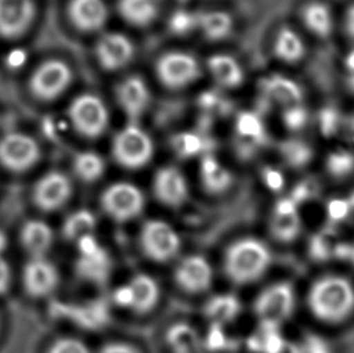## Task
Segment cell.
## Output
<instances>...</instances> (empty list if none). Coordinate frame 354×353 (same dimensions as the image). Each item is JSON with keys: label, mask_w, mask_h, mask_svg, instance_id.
<instances>
[{"label": "cell", "mask_w": 354, "mask_h": 353, "mask_svg": "<svg viewBox=\"0 0 354 353\" xmlns=\"http://www.w3.org/2000/svg\"><path fill=\"white\" fill-rule=\"evenodd\" d=\"M96 57L103 69L115 72L127 67L136 55L134 44L129 37L119 32L103 34L96 45Z\"/></svg>", "instance_id": "cell-11"}, {"label": "cell", "mask_w": 354, "mask_h": 353, "mask_svg": "<svg viewBox=\"0 0 354 353\" xmlns=\"http://www.w3.org/2000/svg\"><path fill=\"white\" fill-rule=\"evenodd\" d=\"M169 341L178 351L187 352L195 345V334L187 325H178L169 333Z\"/></svg>", "instance_id": "cell-38"}, {"label": "cell", "mask_w": 354, "mask_h": 353, "mask_svg": "<svg viewBox=\"0 0 354 353\" xmlns=\"http://www.w3.org/2000/svg\"><path fill=\"white\" fill-rule=\"evenodd\" d=\"M34 0H0V37H22L35 19Z\"/></svg>", "instance_id": "cell-14"}, {"label": "cell", "mask_w": 354, "mask_h": 353, "mask_svg": "<svg viewBox=\"0 0 354 353\" xmlns=\"http://www.w3.org/2000/svg\"><path fill=\"white\" fill-rule=\"evenodd\" d=\"M328 166L333 172L345 173L354 168V155L347 150H337L330 154L328 159Z\"/></svg>", "instance_id": "cell-39"}, {"label": "cell", "mask_w": 354, "mask_h": 353, "mask_svg": "<svg viewBox=\"0 0 354 353\" xmlns=\"http://www.w3.org/2000/svg\"><path fill=\"white\" fill-rule=\"evenodd\" d=\"M317 121L323 134L334 136L345 129L346 116L335 107H326L318 113Z\"/></svg>", "instance_id": "cell-33"}, {"label": "cell", "mask_w": 354, "mask_h": 353, "mask_svg": "<svg viewBox=\"0 0 354 353\" xmlns=\"http://www.w3.org/2000/svg\"><path fill=\"white\" fill-rule=\"evenodd\" d=\"M182 242L177 231L162 220H149L140 231L143 253L158 263H165L177 255Z\"/></svg>", "instance_id": "cell-8"}, {"label": "cell", "mask_w": 354, "mask_h": 353, "mask_svg": "<svg viewBox=\"0 0 354 353\" xmlns=\"http://www.w3.org/2000/svg\"><path fill=\"white\" fill-rule=\"evenodd\" d=\"M119 14L134 27H148L158 16V0H119Z\"/></svg>", "instance_id": "cell-25"}, {"label": "cell", "mask_w": 354, "mask_h": 353, "mask_svg": "<svg viewBox=\"0 0 354 353\" xmlns=\"http://www.w3.org/2000/svg\"><path fill=\"white\" fill-rule=\"evenodd\" d=\"M260 90L268 102L281 105L283 109L300 105L304 98L302 87L294 79L281 74H272L263 79Z\"/></svg>", "instance_id": "cell-19"}, {"label": "cell", "mask_w": 354, "mask_h": 353, "mask_svg": "<svg viewBox=\"0 0 354 353\" xmlns=\"http://www.w3.org/2000/svg\"><path fill=\"white\" fill-rule=\"evenodd\" d=\"M239 137L242 141L259 142L263 138V126L260 120L254 115L244 114L237 125Z\"/></svg>", "instance_id": "cell-35"}, {"label": "cell", "mask_w": 354, "mask_h": 353, "mask_svg": "<svg viewBox=\"0 0 354 353\" xmlns=\"http://www.w3.org/2000/svg\"><path fill=\"white\" fill-rule=\"evenodd\" d=\"M75 269L77 275L84 280L102 286L108 281L111 275V258L106 249L98 246L92 252L80 254Z\"/></svg>", "instance_id": "cell-23"}, {"label": "cell", "mask_w": 354, "mask_h": 353, "mask_svg": "<svg viewBox=\"0 0 354 353\" xmlns=\"http://www.w3.org/2000/svg\"><path fill=\"white\" fill-rule=\"evenodd\" d=\"M102 208L111 219L120 223L138 217L144 210V195L131 183H115L108 186L101 197Z\"/></svg>", "instance_id": "cell-9"}, {"label": "cell", "mask_w": 354, "mask_h": 353, "mask_svg": "<svg viewBox=\"0 0 354 353\" xmlns=\"http://www.w3.org/2000/svg\"><path fill=\"white\" fill-rule=\"evenodd\" d=\"M307 306L315 318L326 325H339L354 312V283L341 275H326L312 284Z\"/></svg>", "instance_id": "cell-1"}, {"label": "cell", "mask_w": 354, "mask_h": 353, "mask_svg": "<svg viewBox=\"0 0 354 353\" xmlns=\"http://www.w3.org/2000/svg\"><path fill=\"white\" fill-rule=\"evenodd\" d=\"M271 252L257 239H242L231 244L225 253V272L237 284L257 281L268 271Z\"/></svg>", "instance_id": "cell-2"}, {"label": "cell", "mask_w": 354, "mask_h": 353, "mask_svg": "<svg viewBox=\"0 0 354 353\" xmlns=\"http://www.w3.org/2000/svg\"><path fill=\"white\" fill-rule=\"evenodd\" d=\"M72 68L62 60H48L34 69L29 78L30 93L37 100L53 102L72 85Z\"/></svg>", "instance_id": "cell-5"}, {"label": "cell", "mask_w": 354, "mask_h": 353, "mask_svg": "<svg viewBox=\"0 0 354 353\" xmlns=\"http://www.w3.org/2000/svg\"><path fill=\"white\" fill-rule=\"evenodd\" d=\"M96 225V217L92 212L86 210H77L68 215L67 219L64 220L63 236L68 241L79 242L85 237L93 236Z\"/></svg>", "instance_id": "cell-29"}, {"label": "cell", "mask_w": 354, "mask_h": 353, "mask_svg": "<svg viewBox=\"0 0 354 353\" xmlns=\"http://www.w3.org/2000/svg\"><path fill=\"white\" fill-rule=\"evenodd\" d=\"M305 344H306V350H305L306 353H330L328 345L323 340L311 338L307 340Z\"/></svg>", "instance_id": "cell-44"}, {"label": "cell", "mask_w": 354, "mask_h": 353, "mask_svg": "<svg viewBox=\"0 0 354 353\" xmlns=\"http://www.w3.org/2000/svg\"><path fill=\"white\" fill-rule=\"evenodd\" d=\"M344 132L347 134V137L351 139V142L354 143V113L350 115V116H346Z\"/></svg>", "instance_id": "cell-48"}, {"label": "cell", "mask_w": 354, "mask_h": 353, "mask_svg": "<svg viewBox=\"0 0 354 353\" xmlns=\"http://www.w3.org/2000/svg\"><path fill=\"white\" fill-rule=\"evenodd\" d=\"M69 120L77 134L86 138H98L109 125V110L104 100L93 93L77 96L68 109Z\"/></svg>", "instance_id": "cell-4"}, {"label": "cell", "mask_w": 354, "mask_h": 353, "mask_svg": "<svg viewBox=\"0 0 354 353\" xmlns=\"http://www.w3.org/2000/svg\"><path fill=\"white\" fill-rule=\"evenodd\" d=\"M345 26L346 32H347L348 37L354 42V5H352L350 9L347 10Z\"/></svg>", "instance_id": "cell-47"}, {"label": "cell", "mask_w": 354, "mask_h": 353, "mask_svg": "<svg viewBox=\"0 0 354 353\" xmlns=\"http://www.w3.org/2000/svg\"><path fill=\"white\" fill-rule=\"evenodd\" d=\"M39 160L40 147L29 134L14 131L0 138V165L10 172H26Z\"/></svg>", "instance_id": "cell-7"}, {"label": "cell", "mask_w": 354, "mask_h": 353, "mask_svg": "<svg viewBox=\"0 0 354 353\" xmlns=\"http://www.w3.org/2000/svg\"><path fill=\"white\" fill-rule=\"evenodd\" d=\"M346 85L354 93V51L347 53L345 58Z\"/></svg>", "instance_id": "cell-43"}, {"label": "cell", "mask_w": 354, "mask_h": 353, "mask_svg": "<svg viewBox=\"0 0 354 353\" xmlns=\"http://www.w3.org/2000/svg\"><path fill=\"white\" fill-rule=\"evenodd\" d=\"M155 73L163 87L180 90L196 82L201 74V66L192 53L169 51L158 57Z\"/></svg>", "instance_id": "cell-6"}, {"label": "cell", "mask_w": 354, "mask_h": 353, "mask_svg": "<svg viewBox=\"0 0 354 353\" xmlns=\"http://www.w3.org/2000/svg\"><path fill=\"white\" fill-rule=\"evenodd\" d=\"M283 124L286 127L292 131H300L306 126L310 114L308 110L300 103V105H292L283 109Z\"/></svg>", "instance_id": "cell-36"}, {"label": "cell", "mask_w": 354, "mask_h": 353, "mask_svg": "<svg viewBox=\"0 0 354 353\" xmlns=\"http://www.w3.org/2000/svg\"><path fill=\"white\" fill-rule=\"evenodd\" d=\"M174 280L187 293L197 294L208 291L213 282L211 264L201 255H190L178 264Z\"/></svg>", "instance_id": "cell-16"}, {"label": "cell", "mask_w": 354, "mask_h": 353, "mask_svg": "<svg viewBox=\"0 0 354 353\" xmlns=\"http://www.w3.org/2000/svg\"><path fill=\"white\" fill-rule=\"evenodd\" d=\"M281 153L284 160L292 166H300L308 161L311 148L300 139H288L281 145Z\"/></svg>", "instance_id": "cell-34"}, {"label": "cell", "mask_w": 354, "mask_h": 353, "mask_svg": "<svg viewBox=\"0 0 354 353\" xmlns=\"http://www.w3.org/2000/svg\"><path fill=\"white\" fill-rule=\"evenodd\" d=\"M72 189V183L66 174L56 171L46 173L34 186V203L44 212L59 210L71 199Z\"/></svg>", "instance_id": "cell-13"}, {"label": "cell", "mask_w": 354, "mask_h": 353, "mask_svg": "<svg viewBox=\"0 0 354 353\" xmlns=\"http://www.w3.org/2000/svg\"><path fill=\"white\" fill-rule=\"evenodd\" d=\"M101 353H139L127 344H109L102 349Z\"/></svg>", "instance_id": "cell-45"}, {"label": "cell", "mask_w": 354, "mask_h": 353, "mask_svg": "<svg viewBox=\"0 0 354 353\" xmlns=\"http://www.w3.org/2000/svg\"><path fill=\"white\" fill-rule=\"evenodd\" d=\"M22 278L24 289L33 298L50 296L59 282L57 269L45 257L29 259L24 265Z\"/></svg>", "instance_id": "cell-15"}, {"label": "cell", "mask_w": 354, "mask_h": 353, "mask_svg": "<svg viewBox=\"0 0 354 353\" xmlns=\"http://www.w3.org/2000/svg\"><path fill=\"white\" fill-rule=\"evenodd\" d=\"M21 244L30 258L46 257L53 244V231L41 220H28L21 230Z\"/></svg>", "instance_id": "cell-21"}, {"label": "cell", "mask_w": 354, "mask_h": 353, "mask_svg": "<svg viewBox=\"0 0 354 353\" xmlns=\"http://www.w3.org/2000/svg\"><path fill=\"white\" fill-rule=\"evenodd\" d=\"M234 19L229 12L213 10L198 14V30L211 42L229 38L234 30Z\"/></svg>", "instance_id": "cell-26"}, {"label": "cell", "mask_w": 354, "mask_h": 353, "mask_svg": "<svg viewBox=\"0 0 354 353\" xmlns=\"http://www.w3.org/2000/svg\"><path fill=\"white\" fill-rule=\"evenodd\" d=\"M11 284V267L8 260L0 253V296L9 291Z\"/></svg>", "instance_id": "cell-41"}, {"label": "cell", "mask_w": 354, "mask_h": 353, "mask_svg": "<svg viewBox=\"0 0 354 353\" xmlns=\"http://www.w3.org/2000/svg\"><path fill=\"white\" fill-rule=\"evenodd\" d=\"M153 138L137 123H129L113 139V156L116 163L127 170L147 166L153 159Z\"/></svg>", "instance_id": "cell-3"}, {"label": "cell", "mask_w": 354, "mask_h": 353, "mask_svg": "<svg viewBox=\"0 0 354 353\" xmlns=\"http://www.w3.org/2000/svg\"><path fill=\"white\" fill-rule=\"evenodd\" d=\"M270 228L273 237L282 242L292 241L297 236L300 230V219L297 208L290 201L278 202L273 212Z\"/></svg>", "instance_id": "cell-24"}, {"label": "cell", "mask_w": 354, "mask_h": 353, "mask_svg": "<svg viewBox=\"0 0 354 353\" xmlns=\"http://www.w3.org/2000/svg\"><path fill=\"white\" fill-rule=\"evenodd\" d=\"M126 286L129 291V309L134 312L147 314L158 304L160 289L153 277L139 273Z\"/></svg>", "instance_id": "cell-22"}, {"label": "cell", "mask_w": 354, "mask_h": 353, "mask_svg": "<svg viewBox=\"0 0 354 353\" xmlns=\"http://www.w3.org/2000/svg\"><path fill=\"white\" fill-rule=\"evenodd\" d=\"M302 22L318 38H328L333 32L334 19L330 8L322 1H311L304 6Z\"/></svg>", "instance_id": "cell-27"}, {"label": "cell", "mask_w": 354, "mask_h": 353, "mask_svg": "<svg viewBox=\"0 0 354 353\" xmlns=\"http://www.w3.org/2000/svg\"><path fill=\"white\" fill-rule=\"evenodd\" d=\"M201 176L205 189L212 194L224 192L232 183L230 172L213 158H206L202 161Z\"/></svg>", "instance_id": "cell-30"}, {"label": "cell", "mask_w": 354, "mask_h": 353, "mask_svg": "<svg viewBox=\"0 0 354 353\" xmlns=\"http://www.w3.org/2000/svg\"><path fill=\"white\" fill-rule=\"evenodd\" d=\"M169 24L174 34L192 33L194 29L198 28V14L187 10L177 11L173 15Z\"/></svg>", "instance_id": "cell-37"}, {"label": "cell", "mask_w": 354, "mask_h": 353, "mask_svg": "<svg viewBox=\"0 0 354 353\" xmlns=\"http://www.w3.org/2000/svg\"><path fill=\"white\" fill-rule=\"evenodd\" d=\"M116 102L129 123H137L148 110L151 93L143 78L129 75L119 82L115 90Z\"/></svg>", "instance_id": "cell-12"}, {"label": "cell", "mask_w": 354, "mask_h": 353, "mask_svg": "<svg viewBox=\"0 0 354 353\" xmlns=\"http://www.w3.org/2000/svg\"><path fill=\"white\" fill-rule=\"evenodd\" d=\"M153 194L161 203L177 208L185 203L189 195L187 179L179 168L166 166L153 176Z\"/></svg>", "instance_id": "cell-17"}, {"label": "cell", "mask_w": 354, "mask_h": 353, "mask_svg": "<svg viewBox=\"0 0 354 353\" xmlns=\"http://www.w3.org/2000/svg\"><path fill=\"white\" fill-rule=\"evenodd\" d=\"M295 306V293L286 282L268 287L259 294L254 310L265 325H278L292 316Z\"/></svg>", "instance_id": "cell-10"}, {"label": "cell", "mask_w": 354, "mask_h": 353, "mask_svg": "<svg viewBox=\"0 0 354 353\" xmlns=\"http://www.w3.org/2000/svg\"><path fill=\"white\" fill-rule=\"evenodd\" d=\"M68 19L77 30L93 33L106 26L109 10L104 0H71Z\"/></svg>", "instance_id": "cell-18"}, {"label": "cell", "mask_w": 354, "mask_h": 353, "mask_svg": "<svg viewBox=\"0 0 354 353\" xmlns=\"http://www.w3.org/2000/svg\"><path fill=\"white\" fill-rule=\"evenodd\" d=\"M212 79L224 89H237L244 82V69L237 58L229 53L212 55L207 61Z\"/></svg>", "instance_id": "cell-20"}, {"label": "cell", "mask_w": 354, "mask_h": 353, "mask_svg": "<svg viewBox=\"0 0 354 353\" xmlns=\"http://www.w3.org/2000/svg\"><path fill=\"white\" fill-rule=\"evenodd\" d=\"M241 311V304L236 296L231 294H221L212 298L207 302V317L214 322V325H224L235 320Z\"/></svg>", "instance_id": "cell-31"}, {"label": "cell", "mask_w": 354, "mask_h": 353, "mask_svg": "<svg viewBox=\"0 0 354 353\" xmlns=\"http://www.w3.org/2000/svg\"><path fill=\"white\" fill-rule=\"evenodd\" d=\"M177 149L179 153L185 155V156L194 155L200 150V141L195 138V137L187 136V137H184V138L178 141Z\"/></svg>", "instance_id": "cell-42"}, {"label": "cell", "mask_w": 354, "mask_h": 353, "mask_svg": "<svg viewBox=\"0 0 354 353\" xmlns=\"http://www.w3.org/2000/svg\"><path fill=\"white\" fill-rule=\"evenodd\" d=\"M48 353H90V350L80 340L64 338L53 343Z\"/></svg>", "instance_id": "cell-40"}, {"label": "cell", "mask_w": 354, "mask_h": 353, "mask_svg": "<svg viewBox=\"0 0 354 353\" xmlns=\"http://www.w3.org/2000/svg\"><path fill=\"white\" fill-rule=\"evenodd\" d=\"M265 181H266L270 188L276 189L282 184V176L274 170H266L265 171Z\"/></svg>", "instance_id": "cell-46"}, {"label": "cell", "mask_w": 354, "mask_h": 353, "mask_svg": "<svg viewBox=\"0 0 354 353\" xmlns=\"http://www.w3.org/2000/svg\"><path fill=\"white\" fill-rule=\"evenodd\" d=\"M74 173L85 183H92L101 178L106 172L104 159L95 152H82L77 154L73 161Z\"/></svg>", "instance_id": "cell-32"}, {"label": "cell", "mask_w": 354, "mask_h": 353, "mask_svg": "<svg viewBox=\"0 0 354 353\" xmlns=\"http://www.w3.org/2000/svg\"><path fill=\"white\" fill-rule=\"evenodd\" d=\"M273 53L282 62L292 64L301 61L306 53V48L297 32L289 27H283L278 30L273 42Z\"/></svg>", "instance_id": "cell-28"}]
</instances>
